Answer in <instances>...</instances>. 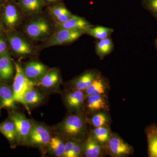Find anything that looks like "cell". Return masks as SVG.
<instances>
[{
  "instance_id": "obj_1",
  "label": "cell",
  "mask_w": 157,
  "mask_h": 157,
  "mask_svg": "<svg viewBox=\"0 0 157 157\" xmlns=\"http://www.w3.org/2000/svg\"><path fill=\"white\" fill-rule=\"evenodd\" d=\"M86 117L83 113L67 117L60 124L59 132L67 139L83 141L89 135Z\"/></svg>"
},
{
  "instance_id": "obj_2",
  "label": "cell",
  "mask_w": 157,
  "mask_h": 157,
  "mask_svg": "<svg viewBox=\"0 0 157 157\" xmlns=\"http://www.w3.org/2000/svg\"><path fill=\"white\" fill-rule=\"evenodd\" d=\"M14 64L15 75L12 88L14 101L24 106L23 96L25 93L29 89L36 86V83L25 76L23 67L19 63L14 62Z\"/></svg>"
},
{
  "instance_id": "obj_3",
  "label": "cell",
  "mask_w": 157,
  "mask_h": 157,
  "mask_svg": "<svg viewBox=\"0 0 157 157\" xmlns=\"http://www.w3.org/2000/svg\"><path fill=\"white\" fill-rule=\"evenodd\" d=\"M13 121L17 133V142L20 144L28 143L29 135L34 124L23 113L13 111L9 113V118Z\"/></svg>"
},
{
  "instance_id": "obj_4",
  "label": "cell",
  "mask_w": 157,
  "mask_h": 157,
  "mask_svg": "<svg viewBox=\"0 0 157 157\" xmlns=\"http://www.w3.org/2000/svg\"><path fill=\"white\" fill-rule=\"evenodd\" d=\"M107 155L111 157H126L133 154V147L116 133L112 132L106 146Z\"/></svg>"
},
{
  "instance_id": "obj_5",
  "label": "cell",
  "mask_w": 157,
  "mask_h": 157,
  "mask_svg": "<svg viewBox=\"0 0 157 157\" xmlns=\"http://www.w3.org/2000/svg\"><path fill=\"white\" fill-rule=\"evenodd\" d=\"M103 111L109 112V104L107 95H90L86 97L82 109L86 117Z\"/></svg>"
},
{
  "instance_id": "obj_6",
  "label": "cell",
  "mask_w": 157,
  "mask_h": 157,
  "mask_svg": "<svg viewBox=\"0 0 157 157\" xmlns=\"http://www.w3.org/2000/svg\"><path fill=\"white\" fill-rule=\"evenodd\" d=\"M24 29L26 35L33 40L44 39L51 33L49 23L43 17H39L31 21L25 25Z\"/></svg>"
},
{
  "instance_id": "obj_7",
  "label": "cell",
  "mask_w": 157,
  "mask_h": 157,
  "mask_svg": "<svg viewBox=\"0 0 157 157\" xmlns=\"http://www.w3.org/2000/svg\"><path fill=\"white\" fill-rule=\"evenodd\" d=\"M86 33L85 31L70 29L58 30L46 41L44 46L48 47L71 43L77 40Z\"/></svg>"
},
{
  "instance_id": "obj_8",
  "label": "cell",
  "mask_w": 157,
  "mask_h": 157,
  "mask_svg": "<svg viewBox=\"0 0 157 157\" xmlns=\"http://www.w3.org/2000/svg\"><path fill=\"white\" fill-rule=\"evenodd\" d=\"M50 131L42 124H35L29 135L28 143L35 146L43 147L48 145L51 138Z\"/></svg>"
},
{
  "instance_id": "obj_9",
  "label": "cell",
  "mask_w": 157,
  "mask_h": 157,
  "mask_svg": "<svg viewBox=\"0 0 157 157\" xmlns=\"http://www.w3.org/2000/svg\"><path fill=\"white\" fill-rule=\"evenodd\" d=\"M86 98L85 93L79 90H70L65 95L66 106L72 112H82Z\"/></svg>"
},
{
  "instance_id": "obj_10",
  "label": "cell",
  "mask_w": 157,
  "mask_h": 157,
  "mask_svg": "<svg viewBox=\"0 0 157 157\" xmlns=\"http://www.w3.org/2000/svg\"><path fill=\"white\" fill-rule=\"evenodd\" d=\"M100 74L101 73L98 70L86 71L71 81V90H79L85 92Z\"/></svg>"
},
{
  "instance_id": "obj_11",
  "label": "cell",
  "mask_w": 157,
  "mask_h": 157,
  "mask_svg": "<svg viewBox=\"0 0 157 157\" xmlns=\"http://www.w3.org/2000/svg\"><path fill=\"white\" fill-rule=\"evenodd\" d=\"M12 50L20 56H27L33 53V49L26 40L17 34H10L7 36Z\"/></svg>"
},
{
  "instance_id": "obj_12",
  "label": "cell",
  "mask_w": 157,
  "mask_h": 157,
  "mask_svg": "<svg viewBox=\"0 0 157 157\" xmlns=\"http://www.w3.org/2000/svg\"><path fill=\"white\" fill-rule=\"evenodd\" d=\"M107 155L106 147L94 140L89 135L83 141L82 156L86 157H102Z\"/></svg>"
},
{
  "instance_id": "obj_13",
  "label": "cell",
  "mask_w": 157,
  "mask_h": 157,
  "mask_svg": "<svg viewBox=\"0 0 157 157\" xmlns=\"http://www.w3.org/2000/svg\"><path fill=\"white\" fill-rule=\"evenodd\" d=\"M23 69L25 76L36 83L41 79L48 70V68L45 65L35 61L29 62Z\"/></svg>"
},
{
  "instance_id": "obj_14",
  "label": "cell",
  "mask_w": 157,
  "mask_h": 157,
  "mask_svg": "<svg viewBox=\"0 0 157 157\" xmlns=\"http://www.w3.org/2000/svg\"><path fill=\"white\" fill-rule=\"evenodd\" d=\"M56 26L58 30L64 29L83 30L86 32L94 25L83 17L73 14V16L66 22L57 23Z\"/></svg>"
},
{
  "instance_id": "obj_15",
  "label": "cell",
  "mask_w": 157,
  "mask_h": 157,
  "mask_svg": "<svg viewBox=\"0 0 157 157\" xmlns=\"http://www.w3.org/2000/svg\"><path fill=\"white\" fill-rule=\"evenodd\" d=\"M15 72V66L13 64L9 52L0 55V80L6 82L12 78Z\"/></svg>"
},
{
  "instance_id": "obj_16",
  "label": "cell",
  "mask_w": 157,
  "mask_h": 157,
  "mask_svg": "<svg viewBox=\"0 0 157 157\" xmlns=\"http://www.w3.org/2000/svg\"><path fill=\"white\" fill-rule=\"evenodd\" d=\"M109 90L110 85L108 79L101 73L85 91V93L86 97L90 95H107Z\"/></svg>"
},
{
  "instance_id": "obj_17",
  "label": "cell",
  "mask_w": 157,
  "mask_h": 157,
  "mask_svg": "<svg viewBox=\"0 0 157 157\" xmlns=\"http://www.w3.org/2000/svg\"><path fill=\"white\" fill-rule=\"evenodd\" d=\"M144 132L147 140L148 156L157 157V124L149 125Z\"/></svg>"
},
{
  "instance_id": "obj_18",
  "label": "cell",
  "mask_w": 157,
  "mask_h": 157,
  "mask_svg": "<svg viewBox=\"0 0 157 157\" xmlns=\"http://www.w3.org/2000/svg\"><path fill=\"white\" fill-rule=\"evenodd\" d=\"M13 90L8 85L0 83V108H16Z\"/></svg>"
},
{
  "instance_id": "obj_19",
  "label": "cell",
  "mask_w": 157,
  "mask_h": 157,
  "mask_svg": "<svg viewBox=\"0 0 157 157\" xmlns=\"http://www.w3.org/2000/svg\"><path fill=\"white\" fill-rule=\"evenodd\" d=\"M112 132L109 126L98 127L93 128L89 135L99 144L106 147Z\"/></svg>"
},
{
  "instance_id": "obj_20",
  "label": "cell",
  "mask_w": 157,
  "mask_h": 157,
  "mask_svg": "<svg viewBox=\"0 0 157 157\" xmlns=\"http://www.w3.org/2000/svg\"><path fill=\"white\" fill-rule=\"evenodd\" d=\"M88 124L93 128L109 126L111 123V119L107 111H100L94 113L88 117H86Z\"/></svg>"
},
{
  "instance_id": "obj_21",
  "label": "cell",
  "mask_w": 157,
  "mask_h": 157,
  "mask_svg": "<svg viewBox=\"0 0 157 157\" xmlns=\"http://www.w3.org/2000/svg\"><path fill=\"white\" fill-rule=\"evenodd\" d=\"M4 17L5 23L9 28H14L19 22V12L16 7L12 4H8L5 7Z\"/></svg>"
},
{
  "instance_id": "obj_22",
  "label": "cell",
  "mask_w": 157,
  "mask_h": 157,
  "mask_svg": "<svg viewBox=\"0 0 157 157\" xmlns=\"http://www.w3.org/2000/svg\"><path fill=\"white\" fill-rule=\"evenodd\" d=\"M59 79V71L56 69H51L36 83V86L47 88L53 87L58 83Z\"/></svg>"
},
{
  "instance_id": "obj_23",
  "label": "cell",
  "mask_w": 157,
  "mask_h": 157,
  "mask_svg": "<svg viewBox=\"0 0 157 157\" xmlns=\"http://www.w3.org/2000/svg\"><path fill=\"white\" fill-rule=\"evenodd\" d=\"M0 133L2 134L11 144L17 142V133L13 121L9 119L0 123Z\"/></svg>"
},
{
  "instance_id": "obj_24",
  "label": "cell",
  "mask_w": 157,
  "mask_h": 157,
  "mask_svg": "<svg viewBox=\"0 0 157 157\" xmlns=\"http://www.w3.org/2000/svg\"><path fill=\"white\" fill-rule=\"evenodd\" d=\"M113 44L110 37L99 40L95 46V52L100 59H103L112 52Z\"/></svg>"
},
{
  "instance_id": "obj_25",
  "label": "cell",
  "mask_w": 157,
  "mask_h": 157,
  "mask_svg": "<svg viewBox=\"0 0 157 157\" xmlns=\"http://www.w3.org/2000/svg\"><path fill=\"white\" fill-rule=\"evenodd\" d=\"M21 8L27 14H36L40 12L45 6L43 0H18Z\"/></svg>"
},
{
  "instance_id": "obj_26",
  "label": "cell",
  "mask_w": 157,
  "mask_h": 157,
  "mask_svg": "<svg viewBox=\"0 0 157 157\" xmlns=\"http://www.w3.org/2000/svg\"><path fill=\"white\" fill-rule=\"evenodd\" d=\"M42 100L43 96L34 87L26 91L23 96L24 106L29 112V106L38 105L42 102Z\"/></svg>"
},
{
  "instance_id": "obj_27",
  "label": "cell",
  "mask_w": 157,
  "mask_h": 157,
  "mask_svg": "<svg viewBox=\"0 0 157 157\" xmlns=\"http://www.w3.org/2000/svg\"><path fill=\"white\" fill-rule=\"evenodd\" d=\"M114 32L112 28L103 26H97L90 28L86 31V33L88 34L98 40H101L109 37Z\"/></svg>"
},
{
  "instance_id": "obj_28",
  "label": "cell",
  "mask_w": 157,
  "mask_h": 157,
  "mask_svg": "<svg viewBox=\"0 0 157 157\" xmlns=\"http://www.w3.org/2000/svg\"><path fill=\"white\" fill-rule=\"evenodd\" d=\"M54 154L57 157H63L64 153L65 143L59 137H52L48 144Z\"/></svg>"
},
{
  "instance_id": "obj_29",
  "label": "cell",
  "mask_w": 157,
  "mask_h": 157,
  "mask_svg": "<svg viewBox=\"0 0 157 157\" xmlns=\"http://www.w3.org/2000/svg\"><path fill=\"white\" fill-rule=\"evenodd\" d=\"M142 5L157 20V0H142Z\"/></svg>"
},
{
  "instance_id": "obj_30",
  "label": "cell",
  "mask_w": 157,
  "mask_h": 157,
  "mask_svg": "<svg viewBox=\"0 0 157 157\" xmlns=\"http://www.w3.org/2000/svg\"><path fill=\"white\" fill-rule=\"evenodd\" d=\"M66 7L63 5H59L51 7L49 9V12L53 18L69 11Z\"/></svg>"
},
{
  "instance_id": "obj_31",
  "label": "cell",
  "mask_w": 157,
  "mask_h": 157,
  "mask_svg": "<svg viewBox=\"0 0 157 157\" xmlns=\"http://www.w3.org/2000/svg\"><path fill=\"white\" fill-rule=\"evenodd\" d=\"M83 141L75 140L73 145L71 157L82 156Z\"/></svg>"
},
{
  "instance_id": "obj_32",
  "label": "cell",
  "mask_w": 157,
  "mask_h": 157,
  "mask_svg": "<svg viewBox=\"0 0 157 157\" xmlns=\"http://www.w3.org/2000/svg\"><path fill=\"white\" fill-rule=\"evenodd\" d=\"M67 141L65 143L64 153L63 155V157H71L73 145L76 140H71V139H67Z\"/></svg>"
},
{
  "instance_id": "obj_33",
  "label": "cell",
  "mask_w": 157,
  "mask_h": 157,
  "mask_svg": "<svg viewBox=\"0 0 157 157\" xmlns=\"http://www.w3.org/2000/svg\"><path fill=\"white\" fill-rule=\"evenodd\" d=\"M73 14L71 13L70 11L66 12L64 14H61L54 18L55 20L57 23H63L66 22L70 19V17L73 16Z\"/></svg>"
},
{
  "instance_id": "obj_34",
  "label": "cell",
  "mask_w": 157,
  "mask_h": 157,
  "mask_svg": "<svg viewBox=\"0 0 157 157\" xmlns=\"http://www.w3.org/2000/svg\"><path fill=\"white\" fill-rule=\"evenodd\" d=\"M7 51V45L6 41L2 38H0V55Z\"/></svg>"
},
{
  "instance_id": "obj_35",
  "label": "cell",
  "mask_w": 157,
  "mask_h": 157,
  "mask_svg": "<svg viewBox=\"0 0 157 157\" xmlns=\"http://www.w3.org/2000/svg\"><path fill=\"white\" fill-rule=\"evenodd\" d=\"M46 1L49 2H56L58 0H46Z\"/></svg>"
},
{
  "instance_id": "obj_36",
  "label": "cell",
  "mask_w": 157,
  "mask_h": 157,
  "mask_svg": "<svg viewBox=\"0 0 157 157\" xmlns=\"http://www.w3.org/2000/svg\"><path fill=\"white\" fill-rule=\"evenodd\" d=\"M155 46L156 48L157 49V38H156V39H155V43H154Z\"/></svg>"
},
{
  "instance_id": "obj_37",
  "label": "cell",
  "mask_w": 157,
  "mask_h": 157,
  "mask_svg": "<svg viewBox=\"0 0 157 157\" xmlns=\"http://www.w3.org/2000/svg\"><path fill=\"white\" fill-rule=\"evenodd\" d=\"M1 24H0V32H1Z\"/></svg>"
},
{
  "instance_id": "obj_38",
  "label": "cell",
  "mask_w": 157,
  "mask_h": 157,
  "mask_svg": "<svg viewBox=\"0 0 157 157\" xmlns=\"http://www.w3.org/2000/svg\"></svg>"
}]
</instances>
